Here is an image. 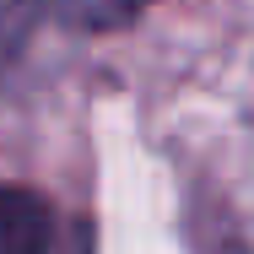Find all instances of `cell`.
Segmentation results:
<instances>
[{"mask_svg": "<svg viewBox=\"0 0 254 254\" xmlns=\"http://www.w3.org/2000/svg\"><path fill=\"white\" fill-rule=\"evenodd\" d=\"M54 216L33 190L0 184V254H49Z\"/></svg>", "mask_w": 254, "mask_h": 254, "instance_id": "obj_1", "label": "cell"}, {"mask_svg": "<svg viewBox=\"0 0 254 254\" xmlns=\"http://www.w3.org/2000/svg\"><path fill=\"white\" fill-rule=\"evenodd\" d=\"M141 5H146V0H108V11H114V16H135Z\"/></svg>", "mask_w": 254, "mask_h": 254, "instance_id": "obj_2", "label": "cell"}]
</instances>
